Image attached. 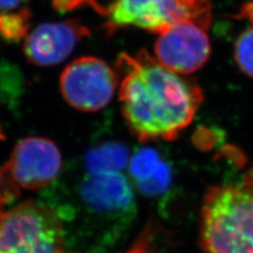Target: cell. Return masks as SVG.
I'll return each mask as SVG.
<instances>
[{
  "label": "cell",
  "instance_id": "1",
  "mask_svg": "<svg viewBox=\"0 0 253 253\" xmlns=\"http://www.w3.org/2000/svg\"><path fill=\"white\" fill-rule=\"evenodd\" d=\"M120 101L129 131L139 141L173 140L191 124L204 100L199 84L161 65L147 51L122 53Z\"/></svg>",
  "mask_w": 253,
  "mask_h": 253
},
{
  "label": "cell",
  "instance_id": "2",
  "mask_svg": "<svg viewBox=\"0 0 253 253\" xmlns=\"http://www.w3.org/2000/svg\"><path fill=\"white\" fill-rule=\"evenodd\" d=\"M55 210L62 221L81 217L88 253H110L131 228L137 205L132 181L124 173H83L76 183L75 203Z\"/></svg>",
  "mask_w": 253,
  "mask_h": 253
},
{
  "label": "cell",
  "instance_id": "3",
  "mask_svg": "<svg viewBox=\"0 0 253 253\" xmlns=\"http://www.w3.org/2000/svg\"><path fill=\"white\" fill-rule=\"evenodd\" d=\"M201 240L206 253H253V188L210 187L203 199Z\"/></svg>",
  "mask_w": 253,
  "mask_h": 253
},
{
  "label": "cell",
  "instance_id": "4",
  "mask_svg": "<svg viewBox=\"0 0 253 253\" xmlns=\"http://www.w3.org/2000/svg\"><path fill=\"white\" fill-rule=\"evenodd\" d=\"M63 221L51 205L23 202L0 212V253H66Z\"/></svg>",
  "mask_w": 253,
  "mask_h": 253
},
{
  "label": "cell",
  "instance_id": "5",
  "mask_svg": "<svg viewBox=\"0 0 253 253\" xmlns=\"http://www.w3.org/2000/svg\"><path fill=\"white\" fill-rule=\"evenodd\" d=\"M107 29L137 27L161 34L180 22L211 25V0H116L108 7Z\"/></svg>",
  "mask_w": 253,
  "mask_h": 253
},
{
  "label": "cell",
  "instance_id": "6",
  "mask_svg": "<svg viewBox=\"0 0 253 253\" xmlns=\"http://www.w3.org/2000/svg\"><path fill=\"white\" fill-rule=\"evenodd\" d=\"M118 84L116 70L94 56L73 60L62 71L59 89L67 104L83 112H96L112 100Z\"/></svg>",
  "mask_w": 253,
  "mask_h": 253
},
{
  "label": "cell",
  "instance_id": "7",
  "mask_svg": "<svg viewBox=\"0 0 253 253\" xmlns=\"http://www.w3.org/2000/svg\"><path fill=\"white\" fill-rule=\"evenodd\" d=\"M62 156L49 138L32 136L17 142L2 168L19 188L39 190L51 185L59 175Z\"/></svg>",
  "mask_w": 253,
  "mask_h": 253
},
{
  "label": "cell",
  "instance_id": "8",
  "mask_svg": "<svg viewBox=\"0 0 253 253\" xmlns=\"http://www.w3.org/2000/svg\"><path fill=\"white\" fill-rule=\"evenodd\" d=\"M155 59L179 75L202 69L211 55V43L205 29L194 22H180L163 32L154 44Z\"/></svg>",
  "mask_w": 253,
  "mask_h": 253
},
{
  "label": "cell",
  "instance_id": "9",
  "mask_svg": "<svg viewBox=\"0 0 253 253\" xmlns=\"http://www.w3.org/2000/svg\"><path fill=\"white\" fill-rule=\"evenodd\" d=\"M90 30L78 19L44 22L30 32L23 42V53L37 67H52L66 60Z\"/></svg>",
  "mask_w": 253,
  "mask_h": 253
},
{
  "label": "cell",
  "instance_id": "10",
  "mask_svg": "<svg viewBox=\"0 0 253 253\" xmlns=\"http://www.w3.org/2000/svg\"><path fill=\"white\" fill-rule=\"evenodd\" d=\"M131 181L148 199L161 201L173 185V170L158 150L144 147L131 155L128 165Z\"/></svg>",
  "mask_w": 253,
  "mask_h": 253
},
{
  "label": "cell",
  "instance_id": "11",
  "mask_svg": "<svg viewBox=\"0 0 253 253\" xmlns=\"http://www.w3.org/2000/svg\"><path fill=\"white\" fill-rule=\"evenodd\" d=\"M131 158L129 148L117 140H104L94 144L83 157V170L88 175L123 173Z\"/></svg>",
  "mask_w": 253,
  "mask_h": 253
},
{
  "label": "cell",
  "instance_id": "12",
  "mask_svg": "<svg viewBox=\"0 0 253 253\" xmlns=\"http://www.w3.org/2000/svg\"><path fill=\"white\" fill-rule=\"evenodd\" d=\"M31 17L32 13L27 6L17 12L0 15V36L9 42H18L26 38L29 34Z\"/></svg>",
  "mask_w": 253,
  "mask_h": 253
},
{
  "label": "cell",
  "instance_id": "13",
  "mask_svg": "<svg viewBox=\"0 0 253 253\" xmlns=\"http://www.w3.org/2000/svg\"><path fill=\"white\" fill-rule=\"evenodd\" d=\"M234 59L243 72L253 78V28L237 37L234 44Z\"/></svg>",
  "mask_w": 253,
  "mask_h": 253
},
{
  "label": "cell",
  "instance_id": "14",
  "mask_svg": "<svg viewBox=\"0 0 253 253\" xmlns=\"http://www.w3.org/2000/svg\"><path fill=\"white\" fill-rule=\"evenodd\" d=\"M20 188L11 179L4 169L0 168V212L6 204L14 201L19 195Z\"/></svg>",
  "mask_w": 253,
  "mask_h": 253
},
{
  "label": "cell",
  "instance_id": "15",
  "mask_svg": "<svg viewBox=\"0 0 253 253\" xmlns=\"http://www.w3.org/2000/svg\"><path fill=\"white\" fill-rule=\"evenodd\" d=\"M52 4L54 9L60 13L72 11L83 5L89 4L93 6V9L96 10L99 14L105 16L108 14V7L100 5L96 0H52Z\"/></svg>",
  "mask_w": 253,
  "mask_h": 253
},
{
  "label": "cell",
  "instance_id": "16",
  "mask_svg": "<svg viewBox=\"0 0 253 253\" xmlns=\"http://www.w3.org/2000/svg\"><path fill=\"white\" fill-rule=\"evenodd\" d=\"M25 6L23 0H0V15L17 12Z\"/></svg>",
  "mask_w": 253,
  "mask_h": 253
},
{
  "label": "cell",
  "instance_id": "17",
  "mask_svg": "<svg viewBox=\"0 0 253 253\" xmlns=\"http://www.w3.org/2000/svg\"><path fill=\"white\" fill-rule=\"evenodd\" d=\"M234 17L237 19H247L253 25V1L244 3Z\"/></svg>",
  "mask_w": 253,
  "mask_h": 253
},
{
  "label": "cell",
  "instance_id": "18",
  "mask_svg": "<svg viewBox=\"0 0 253 253\" xmlns=\"http://www.w3.org/2000/svg\"><path fill=\"white\" fill-rule=\"evenodd\" d=\"M243 184L245 186H248L250 188H253V170H251V171H249L247 173V176H246V178H245Z\"/></svg>",
  "mask_w": 253,
  "mask_h": 253
}]
</instances>
